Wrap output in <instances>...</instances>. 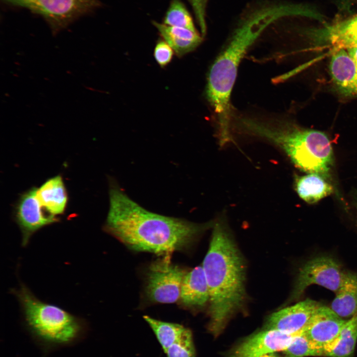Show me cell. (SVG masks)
<instances>
[{
	"mask_svg": "<svg viewBox=\"0 0 357 357\" xmlns=\"http://www.w3.org/2000/svg\"><path fill=\"white\" fill-rule=\"evenodd\" d=\"M37 195L42 206L49 214L57 217L64 212L68 198L60 175L46 180L39 188H37Z\"/></svg>",
	"mask_w": 357,
	"mask_h": 357,
	"instance_id": "cell-15",
	"label": "cell"
},
{
	"mask_svg": "<svg viewBox=\"0 0 357 357\" xmlns=\"http://www.w3.org/2000/svg\"><path fill=\"white\" fill-rule=\"evenodd\" d=\"M167 357H195L191 330L186 328L181 336L164 352Z\"/></svg>",
	"mask_w": 357,
	"mask_h": 357,
	"instance_id": "cell-23",
	"label": "cell"
},
{
	"mask_svg": "<svg viewBox=\"0 0 357 357\" xmlns=\"http://www.w3.org/2000/svg\"><path fill=\"white\" fill-rule=\"evenodd\" d=\"M346 50L357 65V46L349 48Z\"/></svg>",
	"mask_w": 357,
	"mask_h": 357,
	"instance_id": "cell-27",
	"label": "cell"
},
{
	"mask_svg": "<svg viewBox=\"0 0 357 357\" xmlns=\"http://www.w3.org/2000/svg\"><path fill=\"white\" fill-rule=\"evenodd\" d=\"M11 293L19 303L27 332L44 355L86 337L89 326L84 318L39 299L23 283Z\"/></svg>",
	"mask_w": 357,
	"mask_h": 357,
	"instance_id": "cell-4",
	"label": "cell"
},
{
	"mask_svg": "<svg viewBox=\"0 0 357 357\" xmlns=\"http://www.w3.org/2000/svg\"><path fill=\"white\" fill-rule=\"evenodd\" d=\"M318 33L321 39L335 50L357 46V14L326 26Z\"/></svg>",
	"mask_w": 357,
	"mask_h": 357,
	"instance_id": "cell-17",
	"label": "cell"
},
{
	"mask_svg": "<svg viewBox=\"0 0 357 357\" xmlns=\"http://www.w3.org/2000/svg\"><path fill=\"white\" fill-rule=\"evenodd\" d=\"M152 23L178 56L194 50L202 41V37L197 31L168 26L154 20Z\"/></svg>",
	"mask_w": 357,
	"mask_h": 357,
	"instance_id": "cell-16",
	"label": "cell"
},
{
	"mask_svg": "<svg viewBox=\"0 0 357 357\" xmlns=\"http://www.w3.org/2000/svg\"><path fill=\"white\" fill-rule=\"evenodd\" d=\"M186 272L173 264L171 255L152 262L147 274L145 294L151 302L172 303L180 298L183 279Z\"/></svg>",
	"mask_w": 357,
	"mask_h": 357,
	"instance_id": "cell-6",
	"label": "cell"
},
{
	"mask_svg": "<svg viewBox=\"0 0 357 357\" xmlns=\"http://www.w3.org/2000/svg\"><path fill=\"white\" fill-rule=\"evenodd\" d=\"M297 335L266 329L241 342L234 350L231 357H262L277 352L284 351Z\"/></svg>",
	"mask_w": 357,
	"mask_h": 357,
	"instance_id": "cell-12",
	"label": "cell"
},
{
	"mask_svg": "<svg viewBox=\"0 0 357 357\" xmlns=\"http://www.w3.org/2000/svg\"><path fill=\"white\" fill-rule=\"evenodd\" d=\"M209 247L202 265L209 292V329L217 335L245 298V266L229 230L215 222Z\"/></svg>",
	"mask_w": 357,
	"mask_h": 357,
	"instance_id": "cell-2",
	"label": "cell"
},
{
	"mask_svg": "<svg viewBox=\"0 0 357 357\" xmlns=\"http://www.w3.org/2000/svg\"><path fill=\"white\" fill-rule=\"evenodd\" d=\"M357 341V312L346 321L337 340L326 357H350Z\"/></svg>",
	"mask_w": 357,
	"mask_h": 357,
	"instance_id": "cell-20",
	"label": "cell"
},
{
	"mask_svg": "<svg viewBox=\"0 0 357 357\" xmlns=\"http://www.w3.org/2000/svg\"><path fill=\"white\" fill-rule=\"evenodd\" d=\"M262 357H278L277 355L274 354V353L270 354L268 355H265Z\"/></svg>",
	"mask_w": 357,
	"mask_h": 357,
	"instance_id": "cell-28",
	"label": "cell"
},
{
	"mask_svg": "<svg viewBox=\"0 0 357 357\" xmlns=\"http://www.w3.org/2000/svg\"><path fill=\"white\" fill-rule=\"evenodd\" d=\"M330 61L332 79L346 96H357V65L346 49H336Z\"/></svg>",
	"mask_w": 357,
	"mask_h": 357,
	"instance_id": "cell-13",
	"label": "cell"
},
{
	"mask_svg": "<svg viewBox=\"0 0 357 357\" xmlns=\"http://www.w3.org/2000/svg\"><path fill=\"white\" fill-rule=\"evenodd\" d=\"M193 10L196 21L199 24L202 35L206 32V11L209 0H187Z\"/></svg>",
	"mask_w": 357,
	"mask_h": 357,
	"instance_id": "cell-26",
	"label": "cell"
},
{
	"mask_svg": "<svg viewBox=\"0 0 357 357\" xmlns=\"http://www.w3.org/2000/svg\"><path fill=\"white\" fill-rule=\"evenodd\" d=\"M319 303L306 299L271 314L267 318L266 329L296 335L303 332Z\"/></svg>",
	"mask_w": 357,
	"mask_h": 357,
	"instance_id": "cell-11",
	"label": "cell"
},
{
	"mask_svg": "<svg viewBox=\"0 0 357 357\" xmlns=\"http://www.w3.org/2000/svg\"><path fill=\"white\" fill-rule=\"evenodd\" d=\"M143 318L152 329L164 352L181 336L186 328L178 323L161 321L148 315L144 316Z\"/></svg>",
	"mask_w": 357,
	"mask_h": 357,
	"instance_id": "cell-21",
	"label": "cell"
},
{
	"mask_svg": "<svg viewBox=\"0 0 357 357\" xmlns=\"http://www.w3.org/2000/svg\"><path fill=\"white\" fill-rule=\"evenodd\" d=\"M295 188L298 196L308 203H315L333 192L332 186L323 177L316 173L297 176Z\"/></svg>",
	"mask_w": 357,
	"mask_h": 357,
	"instance_id": "cell-18",
	"label": "cell"
},
{
	"mask_svg": "<svg viewBox=\"0 0 357 357\" xmlns=\"http://www.w3.org/2000/svg\"><path fill=\"white\" fill-rule=\"evenodd\" d=\"M348 274L331 257L321 256L312 259L300 269L291 298H298L312 284L318 285L336 293Z\"/></svg>",
	"mask_w": 357,
	"mask_h": 357,
	"instance_id": "cell-7",
	"label": "cell"
},
{
	"mask_svg": "<svg viewBox=\"0 0 357 357\" xmlns=\"http://www.w3.org/2000/svg\"><path fill=\"white\" fill-rule=\"evenodd\" d=\"M154 55L157 63L163 67L171 61L173 49L165 40H159L155 46Z\"/></svg>",
	"mask_w": 357,
	"mask_h": 357,
	"instance_id": "cell-25",
	"label": "cell"
},
{
	"mask_svg": "<svg viewBox=\"0 0 357 357\" xmlns=\"http://www.w3.org/2000/svg\"><path fill=\"white\" fill-rule=\"evenodd\" d=\"M33 187L22 194L15 207L14 219L22 234L21 244L25 247L32 235L43 227L59 221L58 217L47 213Z\"/></svg>",
	"mask_w": 357,
	"mask_h": 357,
	"instance_id": "cell-8",
	"label": "cell"
},
{
	"mask_svg": "<svg viewBox=\"0 0 357 357\" xmlns=\"http://www.w3.org/2000/svg\"><path fill=\"white\" fill-rule=\"evenodd\" d=\"M286 357L322 356L306 337L304 332L295 336L290 345L283 351Z\"/></svg>",
	"mask_w": 357,
	"mask_h": 357,
	"instance_id": "cell-24",
	"label": "cell"
},
{
	"mask_svg": "<svg viewBox=\"0 0 357 357\" xmlns=\"http://www.w3.org/2000/svg\"><path fill=\"white\" fill-rule=\"evenodd\" d=\"M163 23L196 31L192 17L181 0H171L163 17Z\"/></svg>",
	"mask_w": 357,
	"mask_h": 357,
	"instance_id": "cell-22",
	"label": "cell"
},
{
	"mask_svg": "<svg viewBox=\"0 0 357 357\" xmlns=\"http://www.w3.org/2000/svg\"><path fill=\"white\" fill-rule=\"evenodd\" d=\"M179 300L187 307L204 306L209 300V292L202 266L186 272L182 283Z\"/></svg>",
	"mask_w": 357,
	"mask_h": 357,
	"instance_id": "cell-14",
	"label": "cell"
},
{
	"mask_svg": "<svg viewBox=\"0 0 357 357\" xmlns=\"http://www.w3.org/2000/svg\"><path fill=\"white\" fill-rule=\"evenodd\" d=\"M346 321L331 308L320 305L304 333L322 356L326 357L335 345Z\"/></svg>",
	"mask_w": 357,
	"mask_h": 357,
	"instance_id": "cell-10",
	"label": "cell"
},
{
	"mask_svg": "<svg viewBox=\"0 0 357 357\" xmlns=\"http://www.w3.org/2000/svg\"><path fill=\"white\" fill-rule=\"evenodd\" d=\"M253 20L238 29L210 69L206 87L208 100L216 115L220 142L232 140L231 95L239 65L267 23Z\"/></svg>",
	"mask_w": 357,
	"mask_h": 357,
	"instance_id": "cell-5",
	"label": "cell"
},
{
	"mask_svg": "<svg viewBox=\"0 0 357 357\" xmlns=\"http://www.w3.org/2000/svg\"><path fill=\"white\" fill-rule=\"evenodd\" d=\"M42 15L58 24H62L100 5L98 0H6Z\"/></svg>",
	"mask_w": 357,
	"mask_h": 357,
	"instance_id": "cell-9",
	"label": "cell"
},
{
	"mask_svg": "<svg viewBox=\"0 0 357 357\" xmlns=\"http://www.w3.org/2000/svg\"><path fill=\"white\" fill-rule=\"evenodd\" d=\"M104 230L130 249L158 255L184 249L215 222L198 224L151 212L131 199L113 179Z\"/></svg>",
	"mask_w": 357,
	"mask_h": 357,
	"instance_id": "cell-1",
	"label": "cell"
},
{
	"mask_svg": "<svg viewBox=\"0 0 357 357\" xmlns=\"http://www.w3.org/2000/svg\"><path fill=\"white\" fill-rule=\"evenodd\" d=\"M232 127L276 145L301 170L324 178L329 177L333 153L330 140L324 132L302 127L282 118L262 119L234 115Z\"/></svg>",
	"mask_w": 357,
	"mask_h": 357,
	"instance_id": "cell-3",
	"label": "cell"
},
{
	"mask_svg": "<svg viewBox=\"0 0 357 357\" xmlns=\"http://www.w3.org/2000/svg\"><path fill=\"white\" fill-rule=\"evenodd\" d=\"M331 308L342 318L351 317L357 312V275L348 273Z\"/></svg>",
	"mask_w": 357,
	"mask_h": 357,
	"instance_id": "cell-19",
	"label": "cell"
}]
</instances>
